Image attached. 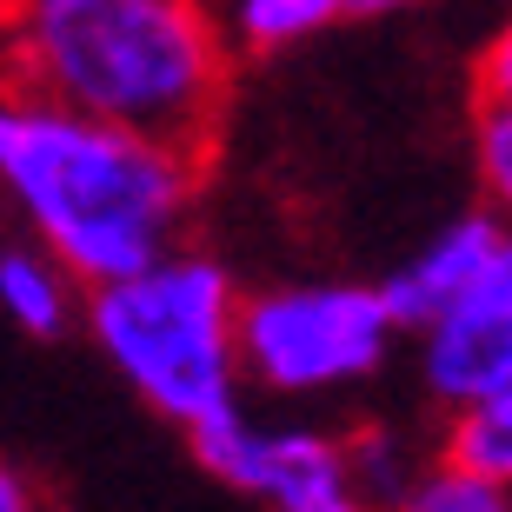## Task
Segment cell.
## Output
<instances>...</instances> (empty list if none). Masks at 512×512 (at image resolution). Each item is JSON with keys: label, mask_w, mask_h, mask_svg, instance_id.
Here are the masks:
<instances>
[{"label": "cell", "mask_w": 512, "mask_h": 512, "mask_svg": "<svg viewBox=\"0 0 512 512\" xmlns=\"http://www.w3.org/2000/svg\"><path fill=\"white\" fill-rule=\"evenodd\" d=\"M207 153L74 114L0 80V207L80 286L120 280L193 240Z\"/></svg>", "instance_id": "obj_1"}, {"label": "cell", "mask_w": 512, "mask_h": 512, "mask_svg": "<svg viewBox=\"0 0 512 512\" xmlns=\"http://www.w3.org/2000/svg\"><path fill=\"white\" fill-rule=\"evenodd\" d=\"M213 0H0V80L74 114L213 147L233 100Z\"/></svg>", "instance_id": "obj_2"}, {"label": "cell", "mask_w": 512, "mask_h": 512, "mask_svg": "<svg viewBox=\"0 0 512 512\" xmlns=\"http://www.w3.org/2000/svg\"><path fill=\"white\" fill-rule=\"evenodd\" d=\"M240 293L233 266L220 253L180 247L153 253L120 280H100L80 293V333L120 380L140 393V406L193 433L200 419L247 399L240 380Z\"/></svg>", "instance_id": "obj_3"}, {"label": "cell", "mask_w": 512, "mask_h": 512, "mask_svg": "<svg viewBox=\"0 0 512 512\" xmlns=\"http://www.w3.org/2000/svg\"><path fill=\"white\" fill-rule=\"evenodd\" d=\"M380 280H273L240 293V380L266 399H333L380 380L399 353Z\"/></svg>", "instance_id": "obj_4"}, {"label": "cell", "mask_w": 512, "mask_h": 512, "mask_svg": "<svg viewBox=\"0 0 512 512\" xmlns=\"http://www.w3.org/2000/svg\"><path fill=\"white\" fill-rule=\"evenodd\" d=\"M193 459L220 486L260 499L266 512H366L360 486L346 473V446L326 426H280L247 413V399L200 419L187 433Z\"/></svg>", "instance_id": "obj_5"}, {"label": "cell", "mask_w": 512, "mask_h": 512, "mask_svg": "<svg viewBox=\"0 0 512 512\" xmlns=\"http://www.w3.org/2000/svg\"><path fill=\"white\" fill-rule=\"evenodd\" d=\"M406 340H413V373L433 413L512 386V233H499L486 266Z\"/></svg>", "instance_id": "obj_6"}, {"label": "cell", "mask_w": 512, "mask_h": 512, "mask_svg": "<svg viewBox=\"0 0 512 512\" xmlns=\"http://www.w3.org/2000/svg\"><path fill=\"white\" fill-rule=\"evenodd\" d=\"M499 233H506V227H499L486 207H466V213H453L446 227L426 233V240H419V247L380 280V293H386V306H393L399 333H413L419 320H433L439 306H446L459 286L486 266V253L499 247Z\"/></svg>", "instance_id": "obj_7"}, {"label": "cell", "mask_w": 512, "mask_h": 512, "mask_svg": "<svg viewBox=\"0 0 512 512\" xmlns=\"http://www.w3.org/2000/svg\"><path fill=\"white\" fill-rule=\"evenodd\" d=\"M80 293L87 286L40 247V240H27V233L0 240V313L27 340H67L80 326Z\"/></svg>", "instance_id": "obj_8"}, {"label": "cell", "mask_w": 512, "mask_h": 512, "mask_svg": "<svg viewBox=\"0 0 512 512\" xmlns=\"http://www.w3.org/2000/svg\"><path fill=\"white\" fill-rule=\"evenodd\" d=\"M213 14L233 60H273L333 34L340 20H360V0H213Z\"/></svg>", "instance_id": "obj_9"}, {"label": "cell", "mask_w": 512, "mask_h": 512, "mask_svg": "<svg viewBox=\"0 0 512 512\" xmlns=\"http://www.w3.org/2000/svg\"><path fill=\"white\" fill-rule=\"evenodd\" d=\"M346 446V473L360 486L366 512H393L399 493L413 486L419 459L433 453V433H406L399 419H360L353 433H340Z\"/></svg>", "instance_id": "obj_10"}, {"label": "cell", "mask_w": 512, "mask_h": 512, "mask_svg": "<svg viewBox=\"0 0 512 512\" xmlns=\"http://www.w3.org/2000/svg\"><path fill=\"white\" fill-rule=\"evenodd\" d=\"M433 446L512 486V386H499L486 399H466L453 413H433Z\"/></svg>", "instance_id": "obj_11"}, {"label": "cell", "mask_w": 512, "mask_h": 512, "mask_svg": "<svg viewBox=\"0 0 512 512\" xmlns=\"http://www.w3.org/2000/svg\"><path fill=\"white\" fill-rule=\"evenodd\" d=\"M393 512H512V486L433 446V453L419 459L413 486L399 493Z\"/></svg>", "instance_id": "obj_12"}, {"label": "cell", "mask_w": 512, "mask_h": 512, "mask_svg": "<svg viewBox=\"0 0 512 512\" xmlns=\"http://www.w3.org/2000/svg\"><path fill=\"white\" fill-rule=\"evenodd\" d=\"M473 180L479 207L512 233V107H473Z\"/></svg>", "instance_id": "obj_13"}, {"label": "cell", "mask_w": 512, "mask_h": 512, "mask_svg": "<svg viewBox=\"0 0 512 512\" xmlns=\"http://www.w3.org/2000/svg\"><path fill=\"white\" fill-rule=\"evenodd\" d=\"M473 107H512V14L486 34L473 60Z\"/></svg>", "instance_id": "obj_14"}, {"label": "cell", "mask_w": 512, "mask_h": 512, "mask_svg": "<svg viewBox=\"0 0 512 512\" xmlns=\"http://www.w3.org/2000/svg\"><path fill=\"white\" fill-rule=\"evenodd\" d=\"M0 512H47V493H40L7 453H0Z\"/></svg>", "instance_id": "obj_15"}, {"label": "cell", "mask_w": 512, "mask_h": 512, "mask_svg": "<svg viewBox=\"0 0 512 512\" xmlns=\"http://www.w3.org/2000/svg\"><path fill=\"white\" fill-rule=\"evenodd\" d=\"M399 7H419V0H360V14H399Z\"/></svg>", "instance_id": "obj_16"}]
</instances>
